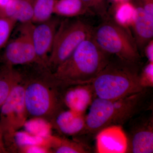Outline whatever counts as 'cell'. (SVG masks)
<instances>
[{"label":"cell","instance_id":"cell-2","mask_svg":"<svg viewBox=\"0 0 153 153\" xmlns=\"http://www.w3.org/2000/svg\"><path fill=\"white\" fill-rule=\"evenodd\" d=\"M148 89L118 99L95 97L85 115L84 133L95 135L102 129L121 126L142 111L149 108Z\"/></svg>","mask_w":153,"mask_h":153},{"label":"cell","instance_id":"cell-13","mask_svg":"<svg viewBox=\"0 0 153 153\" xmlns=\"http://www.w3.org/2000/svg\"><path fill=\"white\" fill-rule=\"evenodd\" d=\"M135 13L131 26L134 37L140 53L143 52L145 47L153 40V16L148 14L138 3H133Z\"/></svg>","mask_w":153,"mask_h":153},{"label":"cell","instance_id":"cell-28","mask_svg":"<svg viewBox=\"0 0 153 153\" xmlns=\"http://www.w3.org/2000/svg\"><path fill=\"white\" fill-rule=\"evenodd\" d=\"M143 52L147 58L148 62L153 63V40L146 46Z\"/></svg>","mask_w":153,"mask_h":153},{"label":"cell","instance_id":"cell-26","mask_svg":"<svg viewBox=\"0 0 153 153\" xmlns=\"http://www.w3.org/2000/svg\"><path fill=\"white\" fill-rule=\"evenodd\" d=\"M18 152L22 153H50L47 147L41 146H27L19 147Z\"/></svg>","mask_w":153,"mask_h":153},{"label":"cell","instance_id":"cell-15","mask_svg":"<svg viewBox=\"0 0 153 153\" xmlns=\"http://www.w3.org/2000/svg\"><path fill=\"white\" fill-rule=\"evenodd\" d=\"M34 0H11L0 7V16L21 24L32 22Z\"/></svg>","mask_w":153,"mask_h":153},{"label":"cell","instance_id":"cell-22","mask_svg":"<svg viewBox=\"0 0 153 153\" xmlns=\"http://www.w3.org/2000/svg\"><path fill=\"white\" fill-rule=\"evenodd\" d=\"M116 15L114 18L119 23L128 27L131 25L135 13L133 3L128 1L117 3Z\"/></svg>","mask_w":153,"mask_h":153},{"label":"cell","instance_id":"cell-18","mask_svg":"<svg viewBox=\"0 0 153 153\" xmlns=\"http://www.w3.org/2000/svg\"><path fill=\"white\" fill-rule=\"evenodd\" d=\"M54 13L66 18L93 15L82 0H56Z\"/></svg>","mask_w":153,"mask_h":153},{"label":"cell","instance_id":"cell-31","mask_svg":"<svg viewBox=\"0 0 153 153\" xmlns=\"http://www.w3.org/2000/svg\"><path fill=\"white\" fill-rule=\"evenodd\" d=\"M116 3L124 2L128 1L129 0H112Z\"/></svg>","mask_w":153,"mask_h":153},{"label":"cell","instance_id":"cell-16","mask_svg":"<svg viewBox=\"0 0 153 153\" xmlns=\"http://www.w3.org/2000/svg\"><path fill=\"white\" fill-rule=\"evenodd\" d=\"M22 80V72L15 66L3 63L0 66V107Z\"/></svg>","mask_w":153,"mask_h":153},{"label":"cell","instance_id":"cell-14","mask_svg":"<svg viewBox=\"0 0 153 153\" xmlns=\"http://www.w3.org/2000/svg\"><path fill=\"white\" fill-rule=\"evenodd\" d=\"M52 128L67 136H76L84 133L85 127V114L69 109L58 113L51 122Z\"/></svg>","mask_w":153,"mask_h":153},{"label":"cell","instance_id":"cell-21","mask_svg":"<svg viewBox=\"0 0 153 153\" xmlns=\"http://www.w3.org/2000/svg\"><path fill=\"white\" fill-rule=\"evenodd\" d=\"M47 137H44L38 136L29 133L25 131H19L16 133L15 136V140L16 146L17 153L18 148L19 147L23 146H44L49 149Z\"/></svg>","mask_w":153,"mask_h":153},{"label":"cell","instance_id":"cell-10","mask_svg":"<svg viewBox=\"0 0 153 153\" xmlns=\"http://www.w3.org/2000/svg\"><path fill=\"white\" fill-rule=\"evenodd\" d=\"M127 136V153H151L153 152L152 114L139 117L135 120Z\"/></svg>","mask_w":153,"mask_h":153},{"label":"cell","instance_id":"cell-20","mask_svg":"<svg viewBox=\"0 0 153 153\" xmlns=\"http://www.w3.org/2000/svg\"><path fill=\"white\" fill-rule=\"evenodd\" d=\"M25 131L34 135L47 137L52 134V124L41 117H32L26 121Z\"/></svg>","mask_w":153,"mask_h":153},{"label":"cell","instance_id":"cell-1","mask_svg":"<svg viewBox=\"0 0 153 153\" xmlns=\"http://www.w3.org/2000/svg\"><path fill=\"white\" fill-rule=\"evenodd\" d=\"M36 66L32 73H22L26 108L29 116L42 118L51 123L64 109L63 94L68 86L58 80L49 68L39 64Z\"/></svg>","mask_w":153,"mask_h":153},{"label":"cell","instance_id":"cell-8","mask_svg":"<svg viewBox=\"0 0 153 153\" xmlns=\"http://www.w3.org/2000/svg\"><path fill=\"white\" fill-rule=\"evenodd\" d=\"M32 22L21 24L19 36L7 43L1 57L2 63L10 66L43 65L36 55L33 40Z\"/></svg>","mask_w":153,"mask_h":153},{"label":"cell","instance_id":"cell-12","mask_svg":"<svg viewBox=\"0 0 153 153\" xmlns=\"http://www.w3.org/2000/svg\"><path fill=\"white\" fill-rule=\"evenodd\" d=\"M95 97L91 83L70 85L65 88L63 94L65 106L82 114H85Z\"/></svg>","mask_w":153,"mask_h":153},{"label":"cell","instance_id":"cell-7","mask_svg":"<svg viewBox=\"0 0 153 153\" xmlns=\"http://www.w3.org/2000/svg\"><path fill=\"white\" fill-rule=\"evenodd\" d=\"M29 117L22 82L16 86L0 107V126L8 153H17L15 134L24 127Z\"/></svg>","mask_w":153,"mask_h":153},{"label":"cell","instance_id":"cell-24","mask_svg":"<svg viewBox=\"0 0 153 153\" xmlns=\"http://www.w3.org/2000/svg\"><path fill=\"white\" fill-rule=\"evenodd\" d=\"M17 22L3 17L0 23V52L8 42L9 38Z\"/></svg>","mask_w":153,"mask_h":153},{"label":"cell","instance_id":"cell-29","mask_svg":"<svg viewBox=\"0 0 153 153\" xmlns=\"http://www.w3.org/2000/svg\"><path fill=\"white\" fill-rule=\"evenodd\" d=\"M7 151L5 145L2 129L0 126V153H7Z\"/></svg>","mask_w":153,"mask_h":153},{"label":"cell","instance_id":"cell-4","mask_svg":"<svg viewBox=\"0 0 153 153\" xmlns=\"http://www.w3.org/2000/svg\"><path fill=\"white\" fill-rule=\"evenodd\" d=\"M140 64L111 56L91 83L95 97L118 99L143 90L139 82Z\"/></svg>","mask_w":153,"mask_h":153},{"label":"cell","instance_id":"cell-17","mask_svg":"<svg viewBox=\"0 0 153 153\" xmlns=\"http://www.w3.org/2000/svg\"><path fill=\"white\" fill-rule=\"evenodd\" d=\"M50 153H87L89 148L81 142L68 139L60 136L50 135L47 137Z\"/></svg>","mask_w":153,"mask_h":153},{"label":"cell","instance_id":"cell-5","mask_svg":"<svg viewBox=\"0 0 153 153\" xmlns=\"http://www.w3.org/2000/svg\"><path fill=\"white\" fill-rule=\"evenodd\" d=\"M91 37L102 50L111 56L140 63L141 54L128 27L110 15L93 28Z\"/></svg>","mask_w":153,"mask_h":153},{"label":"cell","instance_id":"cell-30","mask_svg":"<svg viewBox=\"0 0 153 153\" xmlns=\"http://www.w3.org/2000/svg\"><path fill=\"white\" fill-rule=\"evenodd\" d=\"M11 1V0H0V7L6 5Z\"/></svg>","mask_w":153,"mask_h":153},{"label":"cell","instance_id":"cell-19","mask_svg":"<svg viewBox=\"0 0 153 153\" xmlns=\"http://www.w3.org/2000/svg\"><path fill=\"white\" fill-rule=\"evenodd\" d=\"M56 0H34L32 22L40 24L49 20L54 14Z\"/></svg>","mask_w":153,"mask_h":153},{"label":"cell","instance_id":"cell-11","mask_svg":"<svg viewBox=\"0 0 153 153\" xmlns=\"http://www.w3.org/2000/svg\"><path fill=\"white\" fill-rule=\"evenodd\" d=\"M96 137L97 153H127V137L121 126L107 127L99 132Z\"/></svg>","mask_w":153,"mask_h":153},{"label":"cell","instance_id":"cell-23","mask_svg":"<svg viewBox=\"0 0 153 153\" xmlns=\"http://www.w3.org/2000/svg\"><path fill=\"white\" fill-rule=\"evenodd\" d=\"M92 13L102 20L109 16L108 11L107 0H82Z\"/></svg>","mask_w":153,"mask_h":153},{"label":"cell","instance_id":"cell-9","mask_svg":"<svg viewBox=\"0 0 153 153\" xmlns=\"http://www.w3.org/2000/svg\"><path fill=\"white\" fill-rule=\"evenodd\" d=\"M60 21L59 18L52 17L46 22L33 25L32 40L36 55L41 64L48 68L49 56Z\"/></svg>","mask_w":153,"mask_h":153},{"label":"cell","instance_id":"cell-27","mask_svg":"<svg viewBox=\"0 0 153 153\" xmlns=\"http://www.w3.org/2000/svg\"><path fill=\"white\" fill-rule=\"evenodd\" d=\"M144 9L146 12L153 16V0H134Z\"/></svg>","mask_w":153,"mask_h":153},{"label":"cell","instance_id":"cell-25","mask_svg":"<svg viewBox=\"0 0 153 153\" xmlns=\"http://www.w3.org/2000/svg\"><path fill=\"white\" fill-rule=\"evenodd\" d=\"M140 85L143 88L153 87V63L148 62L142 68L139 74Z\"/></svg>","mask_w":153,"mask_h":153},{"label":"cell","instance_id":"cell-6","mask_svg":"<svg viewBox=\"0 0 153 153\" xmlns=\"http://www.w3.org/2000/svg\"><path fill=\"white\" fill-rule=\"evenodd\" d=\"M93 27L80 19L61 20L49 55L48 68L53 72L67 60L82 41L91 36Z\"/></svg>","mask_w":153,"mask_h":153},{"label":"cell","instance_id":"cell-3","mask_svg":"<svg viewBox=\"0 0 153 153\" xmlns=\"http://www.w3.org/2000/svg\"><path fill=\"white\" fill-rule=\"evenodd\" d=\"M111 57L100 49L91 36L82 41L53 73L66 86L91 83Z\"/></svg>","mask_w":153,"mask_h":153}]
</instances>
